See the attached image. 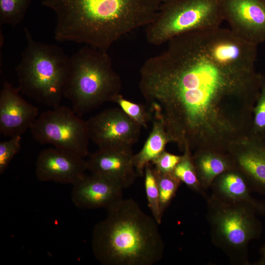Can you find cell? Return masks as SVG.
Listing matches in <instances>:
<instances>
[{"label": "cell", "instance_id": "6da1fadb", "mask_svg": "<svg viewBox=\"0 0 265 265\" xmlns=\"http://www.w3.org/2000/svg\"><path fill=\"white\" fill-rule=\"evenodd\" d=\"M167 43L140 69L139 88L152 118L183 151L228 152L251 132L262 75L243 46L216 28Z\"/></svg>", "mask_w": 265, "mask_h": 265}, {"label": "cell", "instance_id": "7a4b0ae2", "mask_svg": "<svg viewBox=\"0 0 265 265\" xmlns=\"http://www.w3.org/2000/svg\"><path fill=\"white\" fill-rule=\"evenodd\" d=\"M161 0H43L56 16L54 39L107 51L156 17Z\"/></svg>", "mask_w": 265, "mask_h": 265}, {"label": "cell", "instance_id": "3957f363", "mask_svg": "<svg viewBox=\"0 0 265 265\" xmlns=\"http://www.w3.org/2000/svg\"><path fill=\"white\" fill-rule=\"evenodd\" d=\"M94 227L92 247L104 265H153L162 258L164 246L155 219L132 199L123 198L106 210Z\"/></svg>", "mask_w": 265, "mask_h": 265}, {"label": "cell", "instance_id": "277c9868", "mask_svg": "<svg viewBox=\"0 0 265 265\" xmlns=\"http://www.w3.org/2000/svg\"><path fill=\"white\" fill-rule=\"evenodd\" d=\"M122 81L114 70L107 51L89 46L70 57L64 97L79 117L120 95Z\"/></svg>", "mask_w": 265, "mask_h": 265}, {"label": "cell", "instance_id": "5b68a950", "mask_svg": "<svg viewBox=\"0 0 265 265\" xmlns=\"http://www.w3.org/2000/svg\"><path fill=\"white\" fill-rule=\"evenodd\" d=\"M24 31L27 45L16 68L18 89L36 102L56 108L64 97L70 57L56 45L37 41L27 28Z\"/></svg>", "mask_w": 265, "mask_h": 265}, {"label": "cell", "instance_id": "8992f818", "mask_svg": "<svg viewBox=\"0 0 265 265\" xmlns=\"http://www.w3.org/2000/svg\"><path fill=\"white\" fill-rule=\"evenodd\" d=\"M223 21L220 0H168L145 27V37L160 45L185 33L220 27Z\"/></svg>", "mask_w": 265, "mask_h": 265}, {"label": "cell", "instance_id": "52a82bcc", "mask_svg": "<svg viewBox=\"0 0 265 265\" xmlns=\"http://www.w3.org/2000/svg\"><path fill=\"white\" fill-rule=\"evenodd\" d=\"M209 207L214 240L226 251H243L259 235L261 224L253 207L227 202L216 196L209 200Z\"/></svg>", "mask_w": 265, "mask_h": 265}, {"label": "cell", "instance_id": "ba28073f", "mask_svg": "<svg viewBox=\"0 0 265 265\" xmlns=\"http://www.w3.org/2000/svg\"><path fill=\"white\" fill-rule=\"evenodd\" d=\"M81 118L72 108L60 106L40 114L30 130L40 144L84 158L90 139L86 121Z\"/></svg>", "mask_w": 265, "mask_h": 265}, {"label": "cell", "instance_id": "9c48e42d", "mask_svg": "<svg viewBox=\"0 0 265 265\" xmlns=\"http://www.w3.org/2000/svg\"><path fill=\"white\" fill-rule=\"evenodd\" d=\"M90 139L99 148H132L142 127L121 108L105 109L86 121Z\"/></svg>", "mask_w": 265, "mask_h": 265}, {"label": "cell", "instance_id": "30bf717a", "mask_svg": "<svg viewBox=\"0 0 265 265\" xmlns=\"http://www.w3.org/2000/svg\"><path fill=\"white\" fill-rule=\"evenodd\" d=\"M220 6L236 35L256 46L265 42V0H220Z\"/></svg>", "mask_w": 265, "mask_h": 265}, {"label": "cell", "instance_id": "8fae6325", "mask_svg": "<svg viewBox=\"0 0 265 265\" xmlns=\"http://www.w3.org/2000/svg\"><path fill=\"white\" fill-rule=\"evenodd\" d=\"M133 155L132 148H99L86 160L87 170L113 181L124 189L132 185L137 176Z\"/></svg>", "mask_w": 265, "mask_h": 265}, {"label": "cell", "instance_id": "7c38bea8", "mask_svg": "<svg viewBox=\"0 0 265 265\" xmlns=\"http://www.w3.org/2000/svg\"><path fill=\"white\" fill-rule=\"evenodd\" d=\"M18 88L5 81L0 92V133L6 136L22 135L30 129L39 109L26 101Z\"/></svg>", "mask_w": 265, "mask_h": 265}, {"label": "cell", "instance_id": "4fadbf2b", "mask_svg": "<svg viewBox=\"0 0 265 265\" xmlns=\"http://www.w3.org/2000/svg\"><path fill=\"white\" fill-rule=\"evenodd\" d=\"M86 170V160L83 158L53 147L40 152L35 173L41 182L73 185L85 174Z\"/></svg>", "mask_w": 265, "mask_h": 265}, {"label": "cell", "instance_id": "5bb4252c", "mask_svg": "<svg viewBox=\"0 0 265 265\" xmlns=\"http://www.w3.org/2000/svg\"><path fill=\"white\" fill-rule=\"evenodd\" d=\"M123 190L106 178L85 174L73 185L72 200L79 209L107 210L123 199Z\"/></svg>", "mask_w": 265, "mask_h": 265}, {"label": "cell", "instance_id": "9a60e30c", "mask_svg": "<svg viewBox=\"0 0 265 265\" xmlns=\"http://www.w3.org/2000/svg\"><path fill=\"white\" fill-rule=\"evenodd\" d=\"M262 137L251 136L229 152L235 167L242 171L259 191L265 193V143Z\"/></svg>", "mask_w": 265, "mask_h": 265}, {"label": "cell", "instance_id": "2e32d148", "mask_svg": "<svg viewBox=\"0 0 265 265\" xmlns=\"http://www.w3.org/2000/svg\"><path fill=\"white\" fill-rule=\"evenodd\" d=\"M215 179L216 181L213 182L214 188L221 196L219 198L223 199L221 200L231 203L245 204L253 207L257 212H265V206L251 197L247 182L238 172L231 170Z\"/></svg>", "mask_w": 265, "mask_h": 265}, {"label": "cell", "instance_id": "e0dca14e", "mask_svg": "<svg viewBox=\"0 0 265 265\" xmlns=\"http://www.w3.org/2000/svg\"><path fill=\"white\" fill-rule=\"evenodd\" d=\"M192 158L202 189L208 188L223 173L236 168L229 154L197 151L192 154Z\"/></svg>", "mask_w": 265, "mask_h": 265}, {"label": "cell", "instance_id": "ac0fdd59", "mask_svg": "<svg viewBox=\"0 0 265 265\" xmlns=\"http://www.w3.org/2000/svg\"><path fill=\"white\" fill-rule=\"evenodd\" d=\"M152 130L141 150L133 155V164L137 176L144 175L145 166L163 151L170 138L162 124L152 119Z\"/></svg>", "mask_w": 265, "mask_h": 265}, {"label": "cell", "instance_id": "d6986e66", "mask_svg": "<svg viewBox=\"0 0 265 265\" xmlns=\"http://www.w3.org/2000/svg\"><path fill=\"white\" fill-rule=\"evenodd\" d=\"M31 0H0V25L12 26L24 19Z\"/></svg>", "mask_w": 265, "mask_h": 265}, {"label": "cell", "instance_id": "ffe728a7", "mask_svg": "<svg viewBox=\"0 0 265 265\" xmlns=\"http://www.w3.org/2000/svg\"><path fill=\"white\" fill-rule=\"evenodd\" d=\"M144 186L149 207L153 217L158 224L161 223L163 213L160 209L159 188L153 166L151 163L145 166L144 175Z\"/></svg>", "mask_w": 265, "mask_h": 265}, {"label": "cell", "instance_id": "44dd1931", "mask_svg": "<svg viewBox=\"0 0 265 265\" xmlns=\"http://www.w3.org/2000/svg\"><path fill=\"white\" fill-rule=\"evenodd\" d=\"M153 168L159 193L160 209L163 213L175 196L181 181L173 172L163 173Z\"/></svg>", "mask_w": 265, "mask_h": 265}, {"label": "cell", "instance_id": "7402d4cb", "mask_svg": "<svg viewBox=\"0 0 265 265\" xmlns=\"http://www.w3.org/2000/svg\"><path fill=\"white\" fill-rule=\"evenodd\" d=\"M174 174L188 187L198 192H202L197 172L194 165L192 152L186 149L184 151L181 159L175 167Z\"/></svg>", "mask_w": 265, "mask_h": 265}, {"label": "cell", "instance_id": "603a6c76", "mask_svg": "<svg viewBox=\"0 0 265 265\" xmlns=\"http://www.w3.org/2000/svg\"><path fill=\"white\" fill-rule=\"evenodd\" d=\"M114 103L118 104L127 115L142 127L146 128L148 122L152 120V115L146 106L127 100L121 94Z\"/></svg>", "mask_w": 265, "mask_h": 265}, {"label": "cell", "instance_id": "cb8c5ba5", "mask_svg": "<svg viewBox=\"0 0 265 265\" xmlns=\"http://www.w3.org/2000/svg\"><path fill=\"white\" fill-rule=\"evenodd\" d=\"M265 132V78L262 75L261 90L253 108L252 136L262 137Z\"/></svg>", "mask_w": 265, "mask_h": 265}, {"label": "cell", "instance_id": "d4e9b609", "mask_svg": "<svg viewBox=\"0 0 265 265\" xmlns=\"http://www.w3.org/2000/svg\"><path fill=\"white\" fill-rule=\"evenodd\" d=\"M22 135H17L0 143V174H2L21 149Z\"/></svg>", "mask_w": 265, "mask_h": 265}, {"label": "cell", "instance_id": "484cf974", "mask_svg": "<svg viewBox=\"0 0 265 265\" xmlns=\"http://www.w3.org/2000/svg\"><path fill=\"white\" fill-rule=\"evenodd\" d=\"M181 158L182 156L174 155L164 150L151 163L157 171L163 173L173 172Z\"/></svg>", "mask_w": 265, "mask_h": 265}, {"label": "cell", "instance_id": "4316f807", "mask_svg": "<svg viewBox=\"0 0 265 265\" xmlns=\"http://www.w3.org/2000/svg\"><path fill=\"white\" fill-rule=\"evenodd\" d=\"M261 252L262 257L258 263L260 265H265V245L262 247Z\"/></svg>", "mask_w": 265, "mask_h": 265}, {"label": "cell", "instance_id": "83f0119b", "mask_svg": "<svg viewBox=\"0 0 265 265\" xmlns=\"http://www.w3.org/2000/svg\"><path fill=\"white\" fill-rule=\"evenodd\" d=\"M167 0H161L162 3Z\"/></svg>", "mask_w": 265, "mask_h": 265}]
</instances>
